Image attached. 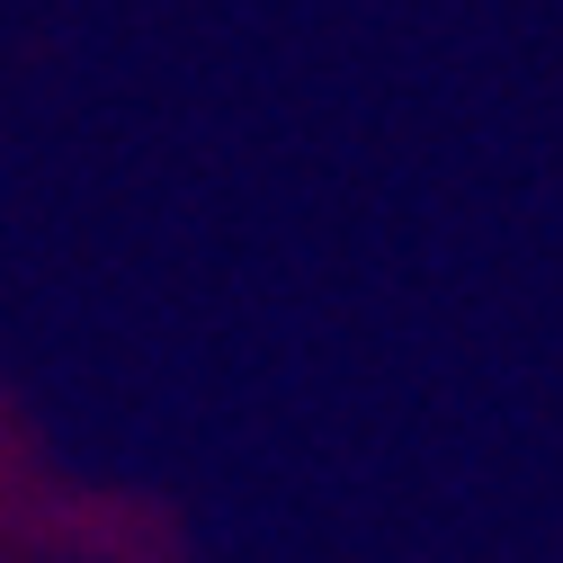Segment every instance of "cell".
I'll return each instance as SVG.
<instances>
[]
</instances>
